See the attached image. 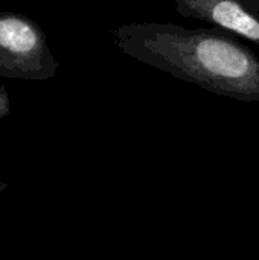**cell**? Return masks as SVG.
<instances>
[{"label": "cell", "instance_id": "cell-1", "mask_svg": "<svg viewBox=\"0 0 259 260\" xmlns=\"http://www.w3.org/2000/svg\"><path fill=\"white\" fill-rule=\"evenodd\" d=\"M130 58L218 96L259 102V58L235 34L177 23H127L111 30Z\"/></svg>", "mask_w": 259, "mask_h": 260}, {"label": "cell", "instance_id": "cell-2", "mask_svg": "<svg viewBox=\"0 0 259 260\" xmlns=\"http://www.w3.org/2000/svg\"><path fill=\"white\" fill-rule=\"evenodd\" d=\"M0 66L27 78H50L56 72L43 32L29 20L0 14Z\"/></svg>", "mask_w": 259, "mask_h": 260}, {"label": "cell", "instance_id": "cell-3", "mask_svg": "<svg viewBox=\"0 0 259 260\" xmlns=\"http://www.w3.org/2000/svg\"><path fill=\"white\" fill-rule=\"evenodd\" d=\"M182 17L223 27L259 47V12L244 0H174Z\"/></svg>", "mask_w": 259, "mask_h": 260}, {"label": "cell", "instance_id": "cell-4", "mask_svg": "<svg viewBox=\"0 0 259 260\" xmlns=\"http://www.w3.org/2000/svg\"><path fill=\"white\" fill-rule=\"evenodd\" d=\"M8 107H9V104H8V96H6V93L3 91V88H0V119L8 113Z\"/></svg>", "mask_w": 259, "mask_h": 260}, {"label": "cell", "instance_id": "cell-5", "mask_svg": "<svg viewBox=\"0 0 259 260\" xmlns=\"http://www.w3.org/2000/svg\"><path fill=\"white\" fill-rule=\"evenodd\" d=\"M244 2L249 5V8H252L253 11L259 12V0H244Z\"/></svg>", "mask_w": 259, "mask_h": 260}]
</instances>
